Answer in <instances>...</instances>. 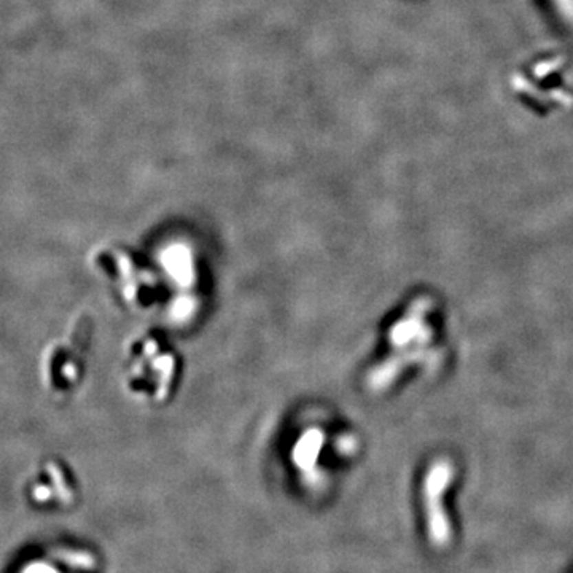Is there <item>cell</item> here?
<instances>
[{
    "label": "cell",
    "instance_id": "2",
    "mask_svg": "<svg viewBox=\"0 0 573 573\" xmlns=\"http://www.w3.org/2000/svg\"><path fill=\"white\" fill-rule=\"evenodd\" d=\"M453 465L440 460V462L430 466L424 481L429 537L430 541L438 548L446 546L451 540V524L443 508V494L453 481Z\"/></svg>",
    "mask_w": 573,
    "mask_h": 573
},
{
    "label": "cell",
    "instance_id": "1",
    "mask_svg": "<svg viewBox=\"0 0 573 573\" xmlns=\"http://www.w3.org/2000/svg\"><path fill=\"white\" fill-rule=\"evenodd\" d=\"M562 56L534 58L521 67L513 77V88L526 102L540 111L570 109L573 93L565 85Z\"/></svg>",
    "mask_w": 573,
    "mask_h": 573
}]
</instances>
